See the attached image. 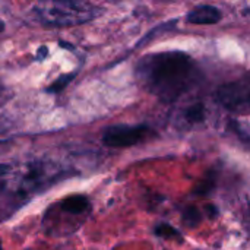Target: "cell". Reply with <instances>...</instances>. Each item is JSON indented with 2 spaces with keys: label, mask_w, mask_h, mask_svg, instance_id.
<instances>
[{
  "label": "cell",
  "mask_w": 250,
  "mask_h": 250,
  "mask_svg": "<svg viewBox=\"0 0 250 250\" xmlns=\"http://www.w3.org/2000/svg\"><path fill=\"white\" fill-rule=\"evenodd\" d=\"M0 250H3V249H1V245H0Z\"/></svg>",
  "instance_id": "obj_12"
},
{
  "label": "cell",
  "mask_w": 250,
  "mask_h": 250,
  "mask_svg": "<svg viewBox=\"0 0 250 250\" xmlns=\"http://www.w3.org/2000/svg\"><path fill=\"white\" fill-rule=\"evenodd\" d=\"M91 204L85 196L81 195H75V196H69L64 198L62 202H59L56 205V208H59L60 212L69 214V215H81L83 212H86L89 209Z\"/></svg>",
  "instance_id": "obj_7"
},
{
  "label": "cell",
  "mask_w": 250,
  "mask_h": 250,
  "mask_svg": "<svg viewBox=\"0 0 250 250\" xmlns=\"http://www.w3.org/2000/svg\"><path fill=\"white\" fill-rule=\"evenodd\" d=\"M182 120L188 125H198L205 120V107L204 104H192L185 108L182 114Z\"/></svg>",
  "instance_id": "obj_8"
},
{
  "label": "cell",
  "mask_w": 250,
  "mask_h": 250,
  "mask_svg": "<svg viewBox=\"0 0 250 250\" xmlns=\"http://www.w3.org/2000/svg\"><path fill=\"white\" fill-rule=\"evenodd\" d=\"M63 171L53 163L34 161L16 167L0 168V192L22 201L47 189Z\"/></svg>",
  "instance_id": "obj_2"
},
{
  "label": "cell",
  "mask_w": 250,
  "mask_h": 250,
  "mask_svg": "<svg viewBox=\"0 0 250 250\" xmlns=\"http://www.w3.org/2000/svg\"><path fill=\"white\" fill-rule=\"evenodd\" d=\"M155 234L160 236V237H166V239H176V240H182L180 234L177 230H174L171 226H167V224H160L157 229H155Z\"/></svg>",
  "instance_id": "obj_9"
},
{
  "label": "cell",
  "mask_w": 250,
  "mask_h": 250,
  "mask_svg": "<svg viewBox=\"0 0 250 250\" xmlns=\"http://www.w3.org/2000/svg\"><path fill=\"white\" fill-rule=\"evenodd\" d=\"M217 100L231 111L250 113V76L220 86L217 91Z\"/></svg>",
  "instance_id": "obj_4"
},
{
  "label": "cell",
  "mask_w": 250,
  "mask_h": 250,
  "mask_svg": "<svg viewBox=\"0 0 250 250\" xmlns=\"http://www.w3.org/2000/svg\"><path fill=\"white\" fill-rule=\"evenodd\" d=\"M223 15L220 12V9L214 7V6H198L193 10H190L186 16L189 23L193 25H214L218 23L221 21Z\"/></svg>",
  "instance_id": "obj_6"
},
{
  "label": "cell",
  "mask_w": 250,
  "mask_h": 250,
  "mask_svg": "<svg viewBox=\"0 0 250 250\" xmlns=\"http://www.w3.org/2000/svg\"><path fill=\"white\" fill-rule=\"evenodd\" d=\"M201 73L190 56L183 51L152 53L136 64L141 85L163 103H174L199 79Z\"/></svg>",
  "instance_id": "obj_1"
},
{
  "label": "cell",
  "mask_w": 250,
  "mask_h": 250,
  "mask_svg": "<svg viewBox=\"0 0 250 250\" xmlns=\"http://www.w3.org/2000/svg\"><path fill=\"white\" fill-rule=\"evenodd\" d=\"M100 9L85 1H40L32 6V16L47 26H73L94 19Z\"/></svg>",
  "instance_id": "obj_3"
},
{
  "label": "cell",
  "mask_w": 250,
  "mask_h": 250,
  "mask_svg": "<svg viewBox=\"0 0 250 250\" xmlns=\"http://www.w3.org/2000/svg\"><path fill=\"white\" fill-rule=\"evenodd\" d=\"M3 29H4V22H3V21L0 19V32H1Z\"/></svg>",
  "instance_id": "obj_10"
},
{
  "label": "cell",
  "mask_w": 250,
  "mask_h": 250,
  "mask_svg": "<svg viewBox=\"0 0 250 250\" xmlns=\"http://www.w3.org/2000/svg\"><path fill=\"white\" fill-rule=\"evenodd\" d=\"M249 209H250V195H249Z\"/></svg>",
  "instance_id": "obj_11"
},
{
  "label": "cell",
  "mask_w": 250,
  "mask_h": 250,
  "mask_svg": "<svg viewBox=\"0 0 250 250\" xmlns=\"http://www.w3.org/2000/svg\"><path fill=\"white\" fill-rule=\"evenodd\" d=\"M149 133V127L144 125H117L105 129L103 133V142L110 148H127L145 141Z\"/></svg>",
  "instance_id": "obj_5"
}]
</instances>
